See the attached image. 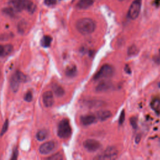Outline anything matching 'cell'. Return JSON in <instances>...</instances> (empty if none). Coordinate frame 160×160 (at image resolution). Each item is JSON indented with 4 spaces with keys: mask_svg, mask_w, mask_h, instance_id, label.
<instances>
[{
    "mask_svg": "<svg viewBox=\"0 0 160 160\" xmlns=\"http://www.w3.org/2000/svg\"><path fill=\"white\" fill-rule=\"evenodd\" d=\"M14 74H15L16 76H17V78H18V79L20 80V82L21 83H23V82H25L26 81V76L22 72L18 71L17 72H15Z\"/></svg>",
    "mask_w": 160,
    "mask_h": 160,
    "instance_id": "cell-25",
    "label": "cell"
},
{
    "mask_svg": "<svg viewBox=\"0 0 160 160\" xmlns=\"http://www.w3.org/2000/svg\"><path fill=\"white\" fill-rule=\"evenodd\" d=\"M5 54V47L0 44V56H4Z\"/></svg>",
    "mask_w": 160,
    "mask_h": 160,
    "instance_id": "cell-34",
    "label": "cell"
},
{
    "mask_svg": "<svg viewBox=\"0 0 160 160\" xmlns=\"http://www.w3.org/2000/svg\"><path fill=\"white\" fill-rule=\"evenodd\" d=\"M20 83H21V82H20L18 78L17 77V76L15 75V74H14L12 76L11 80H10V86H11V90L14 92H17L19 89Z\"/></svg>",
    "mask_w": 160,
    "mask_h": 160,
    "instance_id": "cell-13",
    "label": "cell"
},
{
    "mask_svg": "<svg viewBox=\"0 0 160 160\" xmlns=\"http://www.w3.org/2000/svg\"><path fill=\"white\" fill-rule=\"evenodd\" d=\"M118 151L115 147L107 148L103 152L100 154L97 158L98 159H115L118 157Z\"/></svg>",
    "mask_w": 160,
    "mask_h": 160,
    "instance_id": "cell-5",
    "label": "cell"
},
{
    "mask_svg": "<svg viewBox=\"0 0 160 160\" xmlns=\"http://www.w3.org/2000/svg\"><path fill=\"white\" fill-rule=\"evenodd\" d=\"M96 121H97V117L93 115H85L82 116L81 118H80V121H81L82 124L84 126H88L94 123Z\"/></svg>",
    "mask_w": 160,
    "mask_h": 160,
    "instance_id": "cell-10",
    "label": "cell"
},
{
    "mask_svg": "<svg viewBox=\"0 0 160 160\" xmlns=\"http://www.w3.org/2000/svg\"><path fill=\"white\" fill-rule=\"evenodd\" d=\"M48 159H63V156L61 154L59 153H57V154H55L54 155H53L52 156L48 158Z\"/></svg>",
    "mask_w": 160,
    "mask_h": 160,
    "instance_id": "cell-32",
    "label": "cell"
},
{
    "mask_svg": "<svg viewBox=\"0 0 160 160\" xmlns=\"http://www.w3.org/2000/svg\"><path fill=\"white\" fill-rule=\"evenodd\" d=\"M76 28L79 33L83 35H88L91 34L97 28L96 22L92 19L84 18L79 19L76 23Z\"/></svg>",
    "mask_w": 160,
    "mask_h": 160,
    "instance_id": "cell-1",
    "label": "cell"
},
{
    "mask_svg": "<svg viewBox=\"0 0 160 160\" xmlns=\"http://www.w3.org/2000/svg\"><path fill=\"white\" fill-rule=\"evenodd\" d=\"M130 124L134 129H136L138 127V119L135 116H133L130 118Z\"/></svg>",
    "mask_w": 160,
    "mask_h": 160,
    "instance_id": "cell-29",
    "label": "cell"
},
{
    "mask_svg": "<svg viewBox=\"0 0 160 160\" xmlns=\"http://www.w3.org/2000/svg\"><path fill=\"white\" fill-rule=\"evenodd\" d=\"M141 139V134L137 135L135 137V143H136V144H138V143L140 142Z\"/></svg>",
    "mask_w": 160,
    "mask_h": 160,
    "instance_id": "cell-35",
    "label": "cell"
},
{
    "mask_svg": "<svg viewBox=\"0 0 160 160\" xmlns=\"http://www.w3.org/2000/svg\"><path fill=\"white\" fill-rule=\"evenodd\" d=\"M43 100L44 105L46 107H51L54 103V96L51 91H46L43 96Z\"/></svg>",
    "mask_w": 160,
    "mask_h": 160,
    "instance_id": "cell-7",
    "label": "cell"
},
{
    "mask_svg": "<svg viewBox=\"0 0 160 160\" xmlns=\"http://www.w3.org/2000/svg\"><path fill=\"white\" fill-rule=\"evenodd\" d=\"M36 5L30 0H25L24 3V10H26L28 13L33 14L36 11Z\"/></svg>",
    "mask_w": 160,
    "mask_h": 160,
    "instance_id": "cell-16",
    "label": "cell"
},
{
    "mask_svg": "<svg viewBox=\"0 0 160 160\" xmlns=\"http://www.w3.org/2000/svg\"><path fill=\"white\" fill-rule=\"evenodd\" d=\"M8 125H9V121H8V120H6L3 126L2 130L1 133H0V135H1V136H3V135L7 131L8 128Z\"/></svg>",
    "mask_w": 160,
    "mask_h": 160,
    "instance_id": "cell-27",
    "label": "cell"
},
{
    "mask_svg": "<svg viewBox=\"0 0 160 160\" xmlns=\"http://www.w3.org/2000/svg\"><path fill=\"white\" fill-rule=\"evenodd\" d=\"M112 87H113V85L109 82H101L96 88V91L98 92L107 91L111 89Z\"/></svg>",
    "mask_w": 160,
    "mask_h": 160,
    "instance_id": "cell-14",
    "label": "cell"
},
{
    "mask_svg": "<svg viewBox=\"0 0 160 160\" xmlns=\"http://www.w3.org/2000/svg\"><path fill=\"white\" fill-rule=\"evenodd\" d=\"M95 0H79L78 3L77 7L79 9L85 10L90 8L94 3Z\"/></svg>",
    "mask_w": 160,
    "mask_h": 160,
    "instance_id": "cell-15",
    "label": "cell"
},
{
    "mask_svg": "<svg viewBox=\"0 0 160 160\" xmlns=\"http://www.w3.org/2000/svg\"><path fill=\"white\" fill-rule=\"evenodd\" d=\"M112 116V113L109 110H100L97 113V118L101 121H105Z\"/></svg>",
    "mask_w": 160,
    "mask_h": 160,
    "instance_id": "cell-11",
    "label": "cell"
},
{
    "mask_svg": "<svg viewBox=\"0 0 160 160\" xmlns=\"http://www.w3.org/2000/svg\"><path fill=\"white\" fill-rule=\"evenodd\" d=\"M27 26H28V24H27V23L25 20L21 21L19 23L18 26V31L21 33H23L24 32L26 31V29Z\"/></svg>",
    "mask_w": 160,
    "mask_h": 160,
    "instance_id": "cell-23",
    "label": "cell"
},
{
    "mask_svg": "<svg viewBox=\"0 0 160 160\" xmlns=\"http://www.w3.org/2000/svg\"><path fill=\"white\" fill-rule=\"evenodd\" d=\"M18 148L16 147L14 149L13 151V156L11 157V159H17L18 158Z\"/></svg>",
    "mask_w": 160,
    "mask_h": 160,
    "instance_id": "cell-33",
    "label": "cell"
},
{
    "mask_svg": "<svg viewBox=\"0 0 160 160\" xmlns=\"http://www.w3.org/2000/svg\"><path fill=\"white\" fill-rule=\"evenodd\" d=\"M158 86H159V88H160V82L158 83Z\"/></svg>",
    "mask_w": 160,
    "mask_h": 160,
    "instance_id": "cell-36",
    "label": "cell"
},
{
    "mask_svg": "<svg viewBox=\"0 0 160 160\" xmlns=\"http://www.w3.org/2000/svg\"><path fill=\"white\" fill-rule=\"evenodd\" d=\"M115 70L113 67L109 65H103L99 70V71L96 74L93 78L94 80H100L102 79L109 78L113 76Z\"/></svg>",
    "mask_w": 160,
    "mask_h": 160,
    "instance_id": "cell-3",
    "label": "cell"
},
{
    "mask_svg": "<svg viewBox=\"0 0 160 160\" xmlns=\"http://www.w3.org/2000/svg\"><path fill=\"white\" fill-rule=\"evenodd\" d=\"M118 1H120V2H123V1H124V0H118Z\"/></svg>",
    "mask_w": 160,
    "mask_h": 160,
    "instance_id": "cell-37",
    "label": "cell"
},
{
    "mask_svg": "<svg viewBox=\"0 0 160 160\" xmlns=\"http://www.w3.org/2000/svg\"><path fill=\"white\" fill-rule=\"evenodd\" d=\"M25 2V0H10L9 4L15 11L19 12L24 10Z\"/></svg>",
    "mask_w": 160,
    "mask_h": 160,
    "instance_id": "cell-9",
    "label": "cell"
},
{
    "mask_svg": "<svg viewBox=\"0 0 160 160\" xmlns=\"http://www.w3.org/2000/svg\"><path fill=\"white\" fill-rule=\"evenodd\" d=\"M52 38L50 36H44L41 41V46H43L44 48H48V47H50L51 42H52Z\"/></svg>",
    "mask_w": 160,
    "mask_h": 160,
    "instance_id": "cell-19",
    "label": "cell"
},
{
    "mask_svg": "<svg viewBox=\"0 0 160 160\" xmlns=\"http://www.w3.org/2000/svg\"><path fill=\"white\" fill-rule=\"evenodd\" d=\"M5 47V54H4V56H6L9 54H10L13 50V47L11 44H7L6 45Z\"/></svg>",
    "mask_w": 160,
    "mask_h": 160,
    "instance_id": "cell-26",
    "label": "cell"
},
{
    "mask_svg": "<svg viewBox=\"0 0 160 160\" xmlns=\"http://www.w3.org/2000/svg\"><path fill=\"white\" fill-rule=\"evenodd\" d=\"M24 100L27 102H31L33 100V94H32L31 91H29L25 94Z\"/></svg>",
    "mask_w": 160,
    "mask_h": 160,
    "instance_id": "cell-28",
    "label": "cell"
},
{
    "mask_svg": "<svg viewBox=\"0 0 160 160\" xmlns=\"http://www.w3.org/2000/svg\"><path fill=\"white\" fill-rule=\"evenodd\" d=\"M52 88L55 94L58 97H63V96L65 94V90H64V89L61 86L57 84L53 85Z\"/></svg>",
    "mask_w": 160,
    "mask_h": 160,
    "instance_id": "cell-17",
    "label": "cell"
},
{
    "mask_svg": "<svg viewBox=\"0 0 160 160\" xmlns=\"http://www.w3.org/2000/svg\"><path fill=\"white\" fill-rule=\"evenodd\" d=\"M47 132L45 130H40L36 134V138L38 141H43L47 137Z\"/></svg>",
    "mask_w": 160,
    "mask_h": 160,
    "instance_id": "cell-22",
    "label": "cell"
},
{
    "mask_svg": "<svg viewBox=\"0 0 160 160\" xmlns=\"http://www.w3.org/2000/svg\"><path fill=\"white\" fill-rule=\"evenodd\" d=\"M151 108L156 111L159 112L160 111V100L155 99L153 100L151 104Z\"/></svg>",
    "mask_w": 160,
    "mask_h": 160,
    "instance_id": "cell-21",
    "label": "cell"
},
{
    "mask_svg": "<svg viewBox=\"0 0 160 160\" xmlns=\"http://www.w3.org/2000/svg\"><path fill=\"white\" fill-rule=\"evenodd\" d=\"M141 0H135L131 3L128 12V15L130 19L135 20L138 17L141 9Z\"/></svg>",
    "mask_w": 160,
    "mask_h": 160,
    "instance_id": "cell-4",
    "label": "cell"
},
{
    "mask_svg": "<svg viewBox=\"0 0 160 160\" xmlns=\"http://www.w3.org/2000/svg\"><path fill=\"white\" fill-rule=\"evenodd\" d=\"M72 130L68 119H63L59 123L58 128V135L61 138H68L71 135Z\"/></svg>",
    "mask_w": 160,
    "mask_h": 160,
    "instance_id": "cell-2",
    "label": "cell"
},
{
    "mask_svg": "<svg viewBox=\"0 0 160 160\" xmlns=\"http://www.w3.org/2000/svg\"><path fill=\"white\" fill-rule=\"evenodd\" d=\"M55 144L53 141H48L40 147L39 151L42 154H47L51 153L55 148Z\"/></svg>",
    "mask_w": 160,
    "mask_h": 160,
    "instance_id": "cell-8",
    "label": "cell"
},
{
    "mask_svg": "<svg viewBox=\"0 0 160 160\" xmlns=\"http://www.w3.org/2000/svg\"><path fill=\"white\" fill-rule=\"evenodd\" d=\"M77 68L76 66L73 65L67 68L66 70V75L70 78L74 77L77 74Z\"/></svg>",
    "mask_w": 160,
    "mask_h": 160,
    "instance_id": "cell-18",
    "label": "cell"
},
{
    "mask_svg": "<svg viewBox=\"0 0 160 160\" xmlns=\"http://www.w3.org/2000/svg\"><path fill=\"white\" fill-rule=\"evenodd\" d=\"M105 102L101 100H93L87 101L85 103V105L90 108H97L100 107H102L105 105Z\"/></svg>",
    "mask_w": 160,
    "mask_h": 160,
    "instance_id": "cell-12",
    "label": "cell"
},
{
    "mask_svg": "<svg viewBox=\"0 0 160 160\" xmlns=\"http://www.w3.org/2000/svg\"><path fill=\"white\" fill-rule=\"evenodd\" d=\"M160 1V0H156V2H159Z\"/></svg>",
    "mask_w": 160,
    "mask_h": 160,
    "instance_id": "cell-38",
    "label": "cell"
},
{
    "mask_svg": "<svg viewBox=\"0 0 160 160\" xmlns=\"http://www.w3.org/2000/svg\"><path fill=\"white\" fill-rule=\"evenodd\" d=\"M139 53V49L136 45H131L128 50V55L129 56H133L138 55Z\"/></svg>",
    "mask_w": 160,
    "mask_h": 160,
    "instance_id": "cell-20",
    "label": "cell"
},
{
    "mask_svg": "<svg viewBox=\"0 0 160 160\" xmlns=\"http://www.w3.org/2000/svg\"><path fill=\"white\" fill-rule=\"evenodd\" d=\"M57 0H44V4L48 6H52L56 4Z\"/></svg>",
    "mask_w": 160,
    "mask_h": 160,
    "instance_id": "cell-31",
    "label": "cell"
},
{
    "mask_svg": "<svg viewBox=\"0 0 160 160\" xmlns=\"http://www.w3.org/2000/svg\"><path fill=\"white\" fill-rule=\"evenodd\" d=\"M124 120H125V111L123 109L121 113L120 114V118H119V124L120 125H122L124 122Z\"/></svg>",
    "mask_w": 160,
    "mask_h": 160,
    "instance_id": "cell-30",
    "label": "cell"
},
{
    "mask_svg": "<svg viewBox=\"0 0 160 160\" xmlns=\"http://www.w3.org/2000/svg\"><path fill=\"white\" fill-rule=\"evenodd\" d=\"M83 147L89 152H95L101 147V145L97 140L88 139L83 142Z\"/></svg>",
    "mask_w": 160,
    "mask_h": 160,
    "instance_id": "cell-6",
    "label": "cell"
},
{
    "mask_svg": "<svg viewBox=\"0 0 160 160\" xmlns=\"http://www.w3.org/2000/svg\"><path fill=\"white\" fill-rule=\"evenodd\" d=\"M14 10L12 7H8L5 8L3 10V13L6 14L9 16V17H13L14 14Z\"/></svg>",
    "mask_w": 160,
    "mask_h": 160,
    "instance_id": "cell-24",
    "label": "cell"
}]
</instances>
